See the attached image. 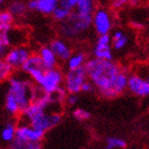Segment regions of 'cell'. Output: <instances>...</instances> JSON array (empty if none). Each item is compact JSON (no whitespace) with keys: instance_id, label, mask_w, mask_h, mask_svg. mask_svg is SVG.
<instances>
[{"instance_id":"32","label":"cell","mask_w":149,"mask_h":149,"mask_svg":"<svg viewBox=\"0 0 149 149\" xmlns=\"http://www.w3.org/2000/svg\"><path fill=\"white\" fill-rule=\"evenodd\" d=\"M24 149H43L40 143H28Z\"/></svg>"},{"instance_id":"13","label":"cell","mask_w":149,"mask_h":149,"mask_svg":"<svg viewBox=\"0 0 149 149\" xmlns=\"http://www.w3.org/2000/svg\"><path fill=\"white\" fill-rule=\"evenodd\" d=\"M50 49L52 50L56 59L60 61H67L69 56L72 54V47L69 46V44L63 38H56L53 40L49 45Z\"/></svg>"},{"instance_id":"14","label":"cell","mask_w":149,"mask_h":149,"mask_svg":"<svg viewBox=\"0 0 149 149\" xmlns=\"http://www.w3.org/2000/svg\"><path fill=\"white\" fill-rule=\"evenodd\" d=\"M37 56H40L42 65H43L45 70L48 69H53L58 67V62L59 60L56 59V56H54V53L52 52V50L50 49L49 46H43L40 49Z\"/></svg>"},{"instance_id":"9","label":"cell","mask_w":149,"mask_h":149,"mask_svg":"<svg viewBox=\"0 0 149 149\" xmlns=\"http://www.w3.org/2000/svg\"><path fill=\"white\" fill-rule=\"evenodd\" d=\"M32 50L30 47L26 45H20V46L12 47L8 50L4 61L12 67L13 70H19L22 69L26 61L31 56Z\"/></svg>"},{"instance_id":"23","label":"cell","mask_w":149,"mask_h":149,"mask_svg":"<svg viewBox=\"0 0 149 149\" xmlns=\"http://www.w3.org/2000/svg\"><path fill=\"white\" fill-rule=\"evenodd\" d=\"M127 147V142L117 136H110L106 140V149H125Z\"/></svg>"},{"instance_id":"27","label":"cell","mask_w":149,"mask_h":149,"mask_svg":"<svg viewBox=\"0 0 149 149\" xmlns=\"http://www.w3.org/2000/svg\"><path fill=\"white\" fill-rule=\"evenodd\" d=\"M79 2H80V0H60L59 6H63V8H65V9L74 12Z\"/></svg>"},{"instance_id":"24","label":"cell","mask_w":149,"mask_h":149,"mask_svg":"<svg viewBox=\"0 0 149 149\" xmlns=\"http://www.w3.org/2000/svg\"><path fill=\"white\" fill-rule=\"evenodd\" d=\"M72 13V11H69V10L65 9V8H63V6H58L56 8V10L52 12L51 15H52L54 20H56V22H63L68 18Z\"/></svg>"},{"instance_id":"26","label":"cell","mask_w":149,"mask_h":149,"mask_svg":"<svg viewBox=\"0 0 149 149\" xmlns=\"http://www.w3.org/2000/svg\"><path fill=\"white\" fill-rule=\"evenodd\" d=\"M72 115H74V117L77 119V120H80V121H85V120H88L91 118V113L88 111L84 109H80V108H77V109H74V112H72Z\"/></svg>"},{"instance_id":"6","label":"cell","mask_w":149,"mask_h":149,"mask_svg":"<svg viewBox=\"0 0 149 149\" xmlns=\"http://www.w3.org/2000/svg\"><path fill=\"white\" fill-rule=\"evenodd\" d=\"M113 26H114L113 17L109 10L106 9L104 6L95 9L92 15V27L94 31L98 34V36L110 34Z\"/></svg>"},{"instance_id":"12","label":"cell","mask_w":149,"mask_h":149,"mask_svg":"<svg viewBox=\"0 0 149 149\" xmlns=\"http://www.w3.org/2000/svg\"><path fill=\"white\" fill-rule=\"evenodd\" d=\"M45 134L35 130L28 125H17L16 129V139L24 143H40Z\"/></svg>"},{"instance_id":"8","label":"cell","mask_w":149,"mask_h":149,"mask_svg":"<svg viewBox=\"0 0 149 149\" xmlns=\"http://www.w3.org/2000/svg\"><path fill=\"white\" fill-rule=\"evenodd\" d=\"M87 81L86 72L84 67L74 70H68L64 74L63 88L67 94L77 95L81 92V87Z\"/></svg>"},{"instance_id":"20","label":"cell","mask_w":149,"mask_h":149,"mask_svg":"<svg viewBox=\"0 0 149 149\" xmlns=\"http://www.w3.org/2000/svg\"><path fill=\"white\" fill-rule=\"evenodd\" d=\"M35 69H44V67L42 65L40 56H37V54L32 53L31 56L26 61V63L24 64V66L22 67L20 70L27 74L28 72H32V70H35Z\"/></svg>"},{"instance_id":"4","label":"cell","mask_w":149,"mask_h":149,"mask_svg":"<svg viewBox=\"0 0 149 149\" xmlns=\"http://www.w3.org/2000/svg\"><path fill=\"white\" fill-rule=\"evenodd\" d=\"M92 27V16L72 12L65 22H61L60 33L66 38L80 37Z\"/></svg>"},{"instance_id":"31","label":"cell","mask_w":149,"mask_h":149,"mask_svg":"<svg viewBox=\"0 0 149 149\" xmlns=\"http://www.w3.org/2000/svg\"><path fill=\"white\" fill-rule=\"evenodd\" d=\"M128 2H129V0H113L112 1V6H114L115 9H119V8L124 6Z\"/></svg>"},{"instance_id":"35","label":"cell","mask_w":149,"mask_h":149,"mask_svg":"<svg viewBox=\"0 0 149 149\" xmlns=\"http://www.w3.org/2000/svg\"><path fill=\"white\" fill-rule=\"evenodd\" d=\"M6 0H0V4H3V3H6Z\"/></svg>"},{"instance_id":"5","label":"cell","mask_w":149,"mask_h":149,"mask_svg":"<svg viewBox=\"0 0 149 149\" xmlns=\"http://www.w3.org/2000/svg\"><path fill=\"white\" fill-rule=\"evenodd\" d=\"M16 117L9 115L3 110L2 113H0V148H9L16 136Z\"/></svg>"},{"instance_id":"21","label":"cell","mask_w":149,"mask_h":149,"mask_svg":"<svg viewBox=\"0 0 149 149\" xmlns=\"http://www.w3.org/2000/svg\"><path fill=\"white\" fill-rule=\"evenodd\" d=\"M8 12L13 16V18L14 17H22L27 12V6L22 1H14L11 3Z\"/></svg>"},{"instance_id":"30","label":"cell","mask_w":149,"mask_h":149,"mask_svg":"<svg viewBox=\"0 0 149 149\" xmlns=\"http://www.w3.org/2000/svg\"><path fill=\"white\" fill-rule=\"evenodd\" d=\"M94 91H95V87H94L93 83L88 80L86 82H84V84L81 87V92H83V93H92Z\"/></svg>"},{"instance_id":"15","label":"cell","mask_w":149,"mask_h":149,"mask_svg":"<svg viewBox=\"0 0 149 149\" xmlns=\"http://www.w3.org/2000/svg\"><path fill=\"white\" fill-rule=\"evenodd\" d=\"M110 36H111L112 40V47L116 51H120V50L125 49L128 46V44H129V36L121 29L114 30Z\"/></svg>"},{"instance_id":"16","label":"cell","mask_w":149,"mask_h":149,"mask_svg":"<svg viewBox=\"0 0 149 149\" xmlns=\"http://www.w3.org/2000/svg\"><path fill=\"white\" fill-rule=\"evenodd\" d=\"M6 33H8V37H9L10 46L15 47L25 45V42L27 40V35H28L25 30L12 27Z\"/></svg>"},{"instance_id":"34","label":"cell","mask_w":149,"mask_h":149,"mask_svg":"<svg viewBox=\"0 0 149 149\" xmlns=\"http://www.w3.org/2000/svg\"><path fill=\"white\" fill-rule=\"evenodd\" d=\"M10 48L3 46V45H0V60H4V56H6V52Z\"/></svg>"},{"instance_id":"22","label":"cell","mask_w":149,"mask_h":149,"mask_svg":"<svg viewBox=\"0 0 149 149\" xmlns=\"http://www.w3.org/2000/svg\"><path fill=\"white\" fill-rule=\"evenodd\" d=\"M14 18L8 11L0 12V32H6L13 27Z\"/></svg>"},{"instance_id":"3","label":"cell","mask_w":149,"mask_h":149,"mask_svg":"<svg viewBox=\"0 0 149 149\" xmlns=\"http://www.w3.org/2000/svg\"><path fill=\"white\" fill-rule=\"evenodd\" d=\"M8 93L15 99L20 112L28 108L34 100L36 86L25 72H13L8 79Z\"/></svg>"},{"instance_id":"33","label":"cell","mask_w":149,"mask_h":149,"mask_svg":"<svg viewBox=\"0 0 149 149\" xmlns=\"http://www.w3.org/2000/svg\"><path fill=\"white\" fill-rule=\"evenodd\" d=\"M26 6H27V10L36 11V0H29Z\"/></svg>"},{"instance_id":"19","label":"cell","mask_w":149,"mask_h":149,"mask_svg":"<svg viewBox=\"0 0 149 149\" xmlns=\"http://www.w3.org/2000/svg\"><path fill=\"white\" fill-rule=\"evenodd\" d=\"M96 6V0H80L74 12L81 15H93Z\"/></svg>"},{"instance_id":"10","label":"cell","mask_w":149,"mask_h":149,"mask_svg":"<svg viewBox=\"0 0 149 149\" xmlns=\"http://www.w3.org/2000/svg\"><path fill=\"white\" fill-rule=\"evenodd\" d=\"M127 91L139 98H145L149 95V80L146 74L133 72L128 74Z\"/></svg>"},{"instance_id":"2","label":"cell","mask_w":149,"mask_h":149,"mask_svg":"<svg viewBox=\"0 0 149 149\" xmlns=\"http://www.w3.org/2000/svg\"><path fill=\"white\" fill-rule=\"evenodd\" d=\"M61 112H47L43 107L32 102L16 117L17 125H28L42 133L56 127L62 120Z\"/></svg>"},{"instance_id":"17","label":"cell","mask_w":149,"mask_h":149,"mask_svg":"<svg viewBox=\"0 0 149 149\" xmlns=\"http://www.w3.org/2000/svg\"><path fill=\"white\" fill-rule=\"evenodd\" d=\"M86 56L84 52H76L72 53L69 56V59L66 61V66L68 70H74V69H79L84 67L85 63H86Z\"/></svg>"},{"instance_id":"1","label":"cell","mask_w":149,"mask_h":149,"mask_svg":"<svg viewBox=\"0 0 149 149\" xmlns=\"http://www.w3.org/2000/svg\"><path fill=\"white\" fill-rule=\"evenodd\" d=\"M84 69L87 80L93 83L95 90L103 98H116L127 91V72L114 61L87 60Z\"/></svg>"},{"instance_id":"11","label":"cell","mask_w":149,"mask_h":149,"mask_svg":"<svg viewBox=\"0 0 149 149\" xmlns=\"http://www.w3.org/2000/svg\"><path fill=\"white\" fill-rule=\"evenodd\" d=\"M94 59L113 61V52H112V40L110 34L99 35L97 37L95 45L93 47Z\"/></svg>"},{"instance_id":"28","label":"cell","mask_w":149,"mask_h":149,"mask_svg":"<svg viewBox=\"0 0 149 149\" xmlns=\"http://www.w3.org/2000/svg\"><path fill=\"white\" fill-rule=\"evenodd\" d=\"M8 91H9V87H8V81L0 82V107H3L6 97V95H8Z\"/></svg>"},{"instance_id":"29","label":"cell","mask_w":149,"mask_h":149,"mask_svg":"<svg viewBox=\"0 0 149 149\" xmlns=\"http://www.w3.org/2000/svg\"><path fill=\"white\" fill-rule=\"evenodd\" d=\"M64 101L66 102L67 106L74 107L78 103V96L77 95H74V94H67Z\"/></svg>"},{"instance_id":"7","label":"cell","mask_w":149,"mask_h":149,"mask_svg":"<svg viewBox=\"0 0 149 149\" xmlns=\"http://www.w3.org/2000/svg\"><path fill=\"white\" fill-rule=\"evenodd\" d=\"M64 74L58 67L53 69L45 70L40 81L37 84V87L46 94H53L63 87Z\"/></svg>"},{"instance_id":"18","label":"cell","mask_w":149,"mask_h":149,"mask_svg":"<svg viewBox=\"0 0 149 149\" xmlns=\"http://www.w3.org/2000/svg\"><path fill=\"white\" fill-rule=\"evenodd\" d=\"M59 2L60 0H36V11L44 15H51Z\"/></svg>"},{"instance_id":"25","label":"cell","mask_w":149,"mask_h":149,"mask_svg":"<svg viewBox=\"0 0 149 149\" xmlns=\"http://www.w3.org/2000/svg\"><path fill=\"white\" fill-rule=\"evenodd\" d=\"M13 72L14 70L12 69V67L4 60H0V82L8 81V79L12 76Z\"/></svg>"}]
</instances>
